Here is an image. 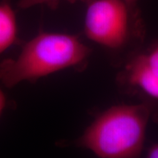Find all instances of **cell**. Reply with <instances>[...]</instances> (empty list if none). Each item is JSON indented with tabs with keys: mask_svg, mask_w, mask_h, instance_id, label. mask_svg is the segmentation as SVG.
<instances>
[{
	"mask_svg": "<svg viewBox=\"0 0 158 158\" xmlns=\"http://www.w3.org/2000/svg\"><path fill=\"white\" fill-rule=\"evenodd\" d=\"M150 116L146 103L111 106L97 116L77 144L99 157H138L143 151Z\"/></svg>",
	"mask_w": 158,
	"mask_h": 158,
	"instance_id": "2",
	"label": "cell"
},
{
	"mask_svg": "<svg viewBox=\"0 0 158 158\" xmlns=\"http://www.w3.org/2000/svg\"><path fill=\"white\" fill-rule=\"evenodd\" d=\"M147 157L150 158H158V143L154 144L147 150Z\"/></svg>",
	"mask_w": 158,
	"mask_h": 158,
	"instance_id": "8",
	"label": "cell"
},
{
	"mask_svg": "<svg viewBox=\"0 0 158 158\" xmlns=\"http://www.w3.org/2000/svg\"><path fill=\"white\" fill-rule=\"evenodd\" d=\"M91 49L76 35L40 31L21 46L19 54L0 63V81L7 88L67 69L84 68Z\"/></svg>",
	"mask_w": 158,
	"mask_h": 158,
	"instance_id": "1",
	"label": "cell"
},
{
	"mask_svg": "<svg viewBox=\"0 0 158 158\" xmlns=\"http://www.w3.org/2000/svg\"><path fill=\"white\" fill-rule=\"evenodd\" d=\"M7 97L3 92V91L0 89V118H1L3 112L5 111V108L7 107Z\"/></svg>",
	"mask_w": 158,
	"mask_h": 158,
	"instance_id": "7",
	"label": "cell"
},
{
	"mask_svg": "<svg viewBox=\"0 0 158 158\" xmlns=\"http://www.w3.org/2000/svg\"><path fill=\"white\" fill-rule=\"evenodd\" d=\"M92 0H19L18 6L20 9L26 10L31 8L37 5H45L50 9L55 10L59 7V4L62 2H67L70 4L74 3H84L88 4Z\"/></svg>",
	"mask_w": 158,
	"mask_h": 158,
	"instance_id": "6",
	"label": "cell"
},
{
	"mask_svg": "<svg viewBox=\"0 0 158 158\" xmlns=\"http://www.w3.org/2000/svg\"><path fill=\"white\" fill-rule=\"evenodd\" d=\"M124 2H125L128 5L130 6L132 8L135 10H139L138 6V3L140 0H123Z\"/></svg>",
	"mask_w": 158,
	"mask_h": 158,
	"instance_id": "9",
	"label": "cell"
},
{
	"mask_svg": "<svg viewBox=\"0 0 158 158\" xmlns=\"http://www.w3.org/2000/svg\"><path fill=\"white\" fill-rule=\"evenodd\" d=\"M86 6L84 34L110 54L128 52L143 38L145 29L140 10L123 0H92Z\"/></svg>",
	"mask_w": 158,
	"mask_h": 158,
	"instance_id": "3",
	"label": "cell"
},
{
	"mask_svg": "<svg viewBox=\"0 0 158 158\" xmlns=\"http://www.w3.org/2000/svg\"><path fill=\"white\" fill-rule=\"evenodd\" d=\"M19 25L15 12L10 0L0 1V56L19 44Z\"/></svg>",
	"mask_w": 158,
	"mask_h": 158,
	"instance_id": "5",
	"label": "cell"
},
{
	"mask_svg": "<svg viewBox=\"0 0 158 158\" xmlns=\"http://www.w3.org/2000/svg\"><path fill=\"white\" fill-rule=\"evenodd\" d=\"M118 80L127 90L158 100V44L130 57Z\"/></svg>",
	"mask_w": 158,
	"mask_h": 158,
	"instance_id": "4",
	"label": "cell"
}]
</instances>
